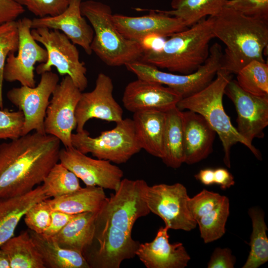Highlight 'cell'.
Here are the masks:
<instances>
[{"instance_id": "obj_1", "label": "cell", "mask_w": 268, "mask_h": 268, "mask_svg": "<svg viewBox=\"0 0 268 268\" xmlns=\"http://www.w3.org/2000/svg\"><path fill=\"white\" fill-rule=\"evenodd\" d=\"M61 141L35 132L0 144V198L25 194L59 162Z\"/></svg>"}, {"instance_id": "obj_2", "label": "cell", "mask_w": 268, "mask_h": 268, "mask_svg": "<svg viewBox=\"0 0 268 268\" xmlns=\"http://www.w3.org/2000/svg\"><path fill=\"white\" fill-rule=\"evenodd\" d=\"M213 34L225 45L220 69L237 74L253 61L266 62L268 22L247 17L225 6L214 16Z\"/></svg>"}, {"instance_id": "obj_3", "label": "cell", "mask_w": 268, "mask_h": 268, "mask_svg": "<svg viewBox=\"0 0 268 268\" xmlns=\"http://www.w3.org/2000/svg\"><path fill=\"white\" fill-rule=\"evenodd\" d=\"M214 22V16H208L174 33L159 49L144 51L140 61L180 74L195 72L209 56V44L215 38Z\"/></svg>"}, {"instance_id": "obj_4", "label": "cell", "mask_w": 268, "mask_h": 268, "mask_svg": "<svg viewBox=\"0 0 268 268\" xmlns=\"http://www.w3.org/2000/svg\"><path fill=\"white\" fill-rule=\"evenodd\" d=\"M232 77V74L220 68L207 86L192 95L182 98L176 106L180 111L190 110L197 113L205 119L219 136L224 152V163L228 168L231 167V148L237 143L244 144L258 160H262L260 151L239 134L224 109V91Z\"/></svg>"}, {"instance_id": "obj_5", "label": "cell", "mask_w": 268, "mask_h": 268, "mask_svg": "<svg viewBox=\"0 0 268 268\" xmlns=\"http://www.w3.org/2000/svg\"><path fill=\"white\" fill-rule=\"evenodd\" d=\"M80 10L93 29L91 50L106 65L120 67L141 60L144 50L138 42L125 38L118 31L109 5L86 0L81 1Z\"/></svg>"}, {"instance_id": "obj_6", "label": "cell", "mask_w": 268, "mask_h": 268, "mask_svg": "<svg viewBox=\"0 0 268 268\" xmlns=\"http://www.w3.org/2000/svg\"><path fill=\"white\" fill-rule=\"evenodd\" d=\"M72 146L82 153L116 164L126 163L141 149L137 141L132 119H123L113 129L91 137L84 130L72 134Z\"/></svg>"}, {"instance_id": "obj_7", "label": "cell", "mask_w": 268, "mask_h": 268, "mask_svg": "<svg viewBox=\"0 0 268 268\" xmlns=\"http://www.w3.org/2000/svg\"><path fill=\"white\" fill-rule=\"evenodd\" d=\"M222 55L221 46L215 43L209 48V56L204 63L196 71L188 74L165 72L140 61L125 66L138 78L166 86L180 93L183 98L201 90L213 80L221 67Z\"/></svg>"}, {"instance_id": "obj_8", "label": "cell", "mask_w": 268, "mask_h": 268, "mask_svg": "<svg viewBox=\"0 0 268 268\" xmlns=\"http://www.w3.org/2000/svg\"><path fill=\"white\" fill-rule=\"evenodd\" d=\"M148 187L142 179H123L118 189L107 198L96 220L131 235L135 221L150 212L146 201Z\"/></svg>"}, {"instance_id": "obj_9", "label": "cell", "mask_w": 268, "mask_h": 268, "mask_svg": "<svg viewBox=\"0 0 268 268\" xmlns=\"http://www.w3.org/2000/svg\"><path fill=\"white\" fill-rule=\"evenodd\" d=\"M33 38L42 44L48 54L46 62L36 67L38 74L51 71L55 67L61 75H68L74 84L82 91L88 85L87 69L80 61L75 45L62 32L47 28H32Z\"/></svg>"}, {"instance_id": "obj_10", "label": "cell", "mask_w": 268, "mask_h": 268, "mask_svg": "<svg viewBox=\"0 0 268 268\" xmlns=\"http://www.w3.org/2000/svg\"><path fill=\"white\" fill-rule=\"evenodd\" d=\"M140 243L111 224L95 220L93 241L83 255L90 268H119L134 258Z\"/></svg>"}, {"instance_id": "obj_11", "label": "cell", "mask_w": 268, "mask_h": 268, "mask_svg": "<svg viewBox=\"0 0 268 268\" xmlns=\"http://www.w3.org/2000/svg\"><path fill=\"white\" fill-rule=\"evenodd\" d=\"M38 84L34 87L21 85L8 90L7 97L22 112L24 122L22 135L32 131L46 134L44 120L50 98L59 83L57 74L52 71L42 73Z\"/></svg>"}, {"instance_id": "obj_12", "label": "cell", "mask_w": 268, "mask_h": 268, "mask_svg": "<svg viewBox=\"0 0 268 268\" xmlns=\"http://www.w3.org/2000/svg\"><path fill=\"white\" fill-rule=\"evenodd\" d=\"M81 93L65 75L53 92L46 110L45 132L58 138L65 147H73L71 135L76 126L75 110Z\"/></svg>"}, {"instance_id": "obj_13", "label": "cell", "mask_w": 268, "mask_h": 268, "mask_svg": "<svg viewBox=\"0 0 268 268\" xmlns=\"http://www.w3.org/2000/svg\"><path fill=\"white\" fill-rule=\"evenodd\" d=\"M182 184L148 186L146 201L152 212L160 217L169 229L190 231L197 226L188 207L189 199Z\"/></svg>"}, {"instance_id": "obj_14", "label": "cell", "mask_w": 268, "mask_h": 268, "mask_svg": "<svg viewBox=\"0 0 268 268\" xmlns=\"http://www.w3.org/2000/svg\"><path fill=\"white\" fill-rule=\"evenodd\" d=\"M19 35L17 55L10 53L6 59L3 71L4 80L18 81L21 85L36 86L34 70L37 63L46 62L48 54L45 48L33 38L31 30L32 19L23 17L16 21Z\"/></svg>"}, {"instance_id": "obj_15", "label": "cell", "mask_w": 268, "mask_h": 268, "mask_svg": "<svg viewBox=\"0 0 268 268\" xmlns=\"http://www.w3.org/2000/svg\"><path fill=\"white\" fill-rule=\"evenodd\" d=\"M224 94L234 104L237 114V131L249 143L264 136L268 125V97L254 95L242 89L236 80L229 81Z\"/></svg>"}, {"instance_id": "obj_16", "label": "cell", "mask_w": 268, "mask_h": 268, "mask_svg": "<svg viewBox=\"0 0 268 268\" xmlns=\"http://www.w3.org/2000/svg\"><path fill=\"white\" fill-rule=\"evenodd\" d=\"M59 162L72 172L86 186L116 191L124 172L108 160L94 159L74 147L61 148Z\"/></svg>"}, {"instance_id": "obj_17", "label": "cell", "mask_w": 268, "mask_h": 268, "mask_svg": "<svg viewBox=\"0 0 268 268\" xmlns=\"http://www.w3.org/2000/svg\"><path fill=\"white\" fill-rule=\"evenodd\" d=\"M113 88L111 77L100 73L94 89L81 93L75 110L76 132L83 131L85 124L92 119L116 123L123 120V110L113 97Z\"/></svg>"}, {"instance_id": "obj_18", "label": "cell", "mask_w": 268, "mask_h": 268, "mask_svg": "<svg viewBox=\"0 0 268 268\" xmlns=\"http://www.w3.org/2000/svg\"><path fill=\"white\" fill-rule=\"evenodd\" d=\"M182 98L180 93L166 86L137 78L126 86L122 102L124 108L133 113L147 111L166 112L176 107Z\"/></svg>"}, {"instance_id": "obj_19", "label": "cell", "mask_w": 268, "mask_h": 268, "mask_svg": "<svg viewBox=\"0 0 268 268\" xmlns=\"http://www.w3.org/2000/svg\"><path fill=\"white\" fill-rule=\"evenodd\" d=\"M149 13L139 16L113 14L112 19L118 31L126 38L138 42L144 36L155 34L163 38L188 28L179 18L158 9H146Z\"/></svg>"}, {"instance_id": "obj_20", "label": "cell", "mask_w": 268, "mask_h": 268, "mask_svg": "<svg viewBox=\"0 0 268 268\" xmlns=\"http://www.w3.org/2000/svg\"><path fill=\"white\" fill-rule=\"evenodd\" d=\"M81 1L82 0H71L67 8L59 15L33 18L31 28L43 27L59 30L73 44L81 47L87 55H91L94 31L81 14Z\"/></svg>"}, {"instance_id": "obj_21", "label": "cell", "mask_w": 268, "mask_h": 268, "mask_svg": "<svg viewBox=\"0 0 268 268\" xmlns=\"http://www.w3.org/2000/svg\"><path fill=\"white\" fill-rule=\"evenodd\" d=\"M169 228L158 229L153 241L140 244L136 252L140 261L147 268H184L191 257L183 243H169Z\"/></svg>"}, {"instance_id": "obj_22", "label": "cell", "mask_w": 268, "mask_h": 268, "mask_svg": "<svg viewBox=\"0 0 268 268\" xmlns=\"http://www.w3.org/2000/svg\"><path fill=\"white\" fill-rule=\"evenodd\" d=\"M184 163L192 165L206 158L213 150L216 132L200 114L181 111Z\"/></svg>"}, {"instance_id": "obj_23", "label": "cell", "mask_w": 268, "mask_h": 268, "mask_svg": "<svg viewBox=\"0 0 268 268\" xmlns=\"http://www.w3.org/2000/svg\"><path fill=\"white\" fill-rule=\"evenodd\" d=\"M47 199L42 185L20 196L0 198V248L14 236L16 227L27 211Z\"/></svg>"}, {"instance_id": "obj_24", "label": "cell", "mask_w": 268, "mask_h": 268, "mask_svg": "<svg viewBox=\"0 0 268 268\" xmlns=\"http://www.w3.org/2000/svg\"><path fill=\"white\" fill-rule=\"evenodd\" d=\"M135 136L141 148L149 154L162 159L166 112L147 111L134 113L133 116Z\"/></svg>"}, {"instance_id": "obj_25", "label": "cell", "mask_w": 268, "mask_h": 268, "mask_svg": "<svg viewBox=\"0 0 268 268\" xmlns=\"http://www.w3.org/2000/svg\"><path fill=\"white\" fill-rule=\"evenodd\" d=\"M98 212H85L75 214L53 237L61 247L83 254L93 241L95 220Z\"/></svg>"}, {"instance_id": "obj_26", "label": "cell", "mask_w": 268, "mask_h": 268, "mask_svg": "<svg viewBox=\"0 0 268 268\" xmlns=\"http://www.w3.org/2000/svg\"><path fill=\"white\" fill-rule=\"evenodd\" d=\"M28 231L45 268H90L81 253L61 247L53 237Z\"/></svg>"}, {"instance_id": "obj_27", "label": "cell", "mask_w": 268, "mask_h": 268, "mask_svg": "<svg viewBox=\"0 0 268 268\" xmlns=\"http://www.w3.org/2000/svg\"><path fill=\"white\" fill-rule=\"evenodd\" d=\"M106 199L103 188L86 186L70 194L46 200L52 210L77 214L99 211Z\"/></svg>"}, {"instance_id": "obj_28", "label": "cell", "mask_w": 268, "mask_h": 268, "mask_svg": "<svg viewBox=\"0 0 268 268\" xmlns=\"http://www.w3.org/2000/svg\"><path fill=\"white\" fill-rule=\"evenodd\" d=\"M163 162L176 169L184 163L185 154L181 111L175 107L166 112Z\"/></svg>"}, {"instance_id": "obj_29", "label": "cell", "mask_w": 268, "mask_h": 268, "mask_svg": "<svg viewBox=\"0 0 268 268\" xmlns=\"http://www.w3.org/2000/svg\"><path fill=\"white\" fill-rule=\"evenodd\" d=\"M229 0H172L171 10H160L181 19L188 27L206 16H215Z\"/></svg>"}, {"instance_id": "obj_30", "label": "cell", "mask_w": 268, "mask_h": 268, "mask_svg": "<svg viewBox=\"0 0 268 268\" xmlns=\"http://www.w3.org/2000/svg\"><path fill=\"white\" fill-rule=\"evenodd\" d=\"M0 248L7 255L10 268H46L28 230L13 236Z\"/></svg>"}, {"instance_id": "obj_31", "label": "cell", "mask_w": 268, "mask_h": 268, "mask_svg": "<svg viewBox=\"0 0 268 268\" xmlns=\"http://www.w3.org/2000/svg\"><path fill=\"white\" fill-rule=\"evenodd\" d=\"M248 214L252 223L250 236V250L242 268H258L268 261V230L263 210L257 207H251Z\"/></svg>"}, {"instance_id": "obj_32", "label": "cell", "mask_w": 268, "mask_h": 268, "mask_svg": "<svg viewBox=\"0 0 268 268\" xmlns=\"http://www.w3.org/2000/svg\"><path fill=\"white\" fill-rule=\"evenodd\" d=\"M42 183V188L48 199L70 194L81 187L77 176L59 162L51 168Z\"/></svg>"}, {"instance_id": "obj_33", "label": "cell", "mask_w": 268, "mask_h": 268, "mask_svg": "<svg viewBox=\"0 0 268 268\" xmlns=\"http://www.w3.org/2000/svg\"><path fill=\"white\" fill-rule=\"evenodd\" d=\"M236 81L246 92L254 95L268 97V65L253 61L236 74Z\"/></svg>"}, {"instance_id": "obj_34", "label": "cell", "mask_w": 268, "mask_h": 268, "mask_svg": "<svg viewBox=\"0 0 268 268\" xmlns=\"http://www.w3.org/2000/svg\"><path fill=\"white\" fill-rule=\"evenodd\" d=\"M229 213V200L225 196L215 208L197 220L200 235L204 243L212 242L224 235Z\"/></svg>"}, {"instance_id": "obj_35", "label": "cell", "mask_w": 268, "mask_h": 268, "mask_svg": "<svg viewBox=\"0 0 268 268\" xmlns=\"http://www.w3.org/2000/svg\"><path fill=\"white\" fill-rule=\"evenodd\" d=\"M18 44L16 21H9L0 25V109L3 108L2 86L6 60L10 53L17 51Z\"/></svg>"}, {"instance_id": "obj_36", "label": "cell", "mask_w": 268, "mask_h": 268, "mask_svg": "<svg viewBox=\"0 0 268 268\" xmlns=\"http://www.w3.org/2000/svg\"><path fill=\"white\" fill-rule=\"evenodd\" d=\"M225 196L203 189L193 198H189L188 207L193 218L196 221L215 208Z\"/></svg>"}, {"instance_id": "obj_37", "label": "cell", "mask_w": 268, "mask_h": 268, "mask_svg": "<svg viewBox=\"0 0 268 268\" xmlns=\"http://www.w3.org/2000/svg\"><path fill=\"white\" fill-rule=\"evenodd\" d=\"M52 211L46 199L33 205L23 217L29 230L43 234L50 225Z\"/></svg>"}, {"instance_id": "obj_38", "label": "cell", "mask_w": 268, "mask_h": 268, "mask_svg": "<svg viewBox=\"0 0 268 268\" xmlns=\"http://www.w3.org/2000/svg\"><path fill=\"white\" fill-rule=\"evenodd\" d=\"M38 17L54 16L65 11L71 0H14Z\"/></svg>"}, {"instance_id": "obj_39", "label": "cell", "mask_w": 268, "mask_h": 268, "mask_svg": "<svg viewBox=\"0 0 268 268\" xmlns=\"http://www.w3.org/2000/svg\"><path fill=\"white\" fill-rule=\"evenodd\" d=\"M24 122L22 111L0 109V140H11L22 135Z\"/></svg>"}, {"instance_id": "obj_40", "label": "cell", "mask_w": 268, "mask_h": 268, "mask_svg": "<svg viewBox=\"0 0 268 268\" xmlns=\"http://www.w3.org/2000/svg\"><path fill=\"white\" fill-rule=\"evenodd\" d=\"M225 6L247 17L268 22V0H229Z\"/></svg>"}, {"instance_id": "obj_41", "label": "cell", "mask_w": 268, "mask_h": 268, "mask_svg": "<svg viewBox=\"0 0 268 268\" xmlns=\"http://www.w3.org/2000/svg\"><path fill=\"white\" fill-rule=\"evenodd\" d=\"M236 258L228 248H216L212 252L207 263L208 268H233Z\"/></svg>"}, {"instance_id": "obj_42", "label": "cell", "mask_w": 268, "mask_h": 268, "mask_svg": "<svg viewBox=\"0 0 268 268\" xmlns=\"http://www.w3.org/2000/svg\"><path fill=\"white\" fill-rule=\"evenodd\" d=\"M24 11V7L14 0H0V25L15 20Z\"/></svg>"}, {"instance_id": "obj_43", "label": "cell", "mask_w": 268, "mask_h": 268, "mask_svg": "<svg viewBox=\"0 0 268 268\" xmlns=\"http://www.w3.org/2000/svg\"><path fill=\"white\" fill-rule=\"evenodd\" d=\"M75 214H70L59 210H52L50 225L43 234L53 237L58 233Z\"/></svg>"}, {"instance_id": "obj_44", "label": "cell", "mask_w": 268, "mask_h": 268, "mask_svg": "<svg viewBox=\"0 0 268 268\" xmlns=\"http://www.w3.org/2000/svg\"><path fill=\"white\" fill-rule=\"evenodd\" d=\"M214 184L219 185L222 190L230 188L235 184L233 176L224 168L214 169Z\"/></svg>"}, {"instance_id": "obj_45", "label": "cell", "mask_w": 268, "mask_h": 268, "mask_svg": "<svg viewBox=\"0 0 268 268\" xmlns=\"http://www.w3.org/2000/svg\"><path fill=\"white\" fill-rule=\"evenodd\" d=\"M164 41V38L157 35L151 34L141 38L138 43L144 51H148L159 49L163 45Z\"/></svg>"}, {"instance_id": "obj_46", "label": "cell", "mask_w": 268, "mask_h": 268, "mask_svg": "<svg viewBox=\"0 0 268 268\" xmlns=\"http://www.w3.org/2000/svg\"><path fill=\"white\" fill-rule=\"evenodd\" d=\"M194 176L197 180L205 186L214 184L213 169L208 168L201 169Z\"/></svg>"}, {"instance_id": "obj_47", "label": "cell", "mask_w": 268, "mask_h": 268, "mask_svg": "<svg viewBox=\"0 0 268 268\" xmlns=\"http://www.w3.org/2000/svg\"><path fill=\"white\" fill-rule=\"evenodd\" d=\"M0 268H10V262L5 253L0 248Z\"/></svg>"}]
</instances>
